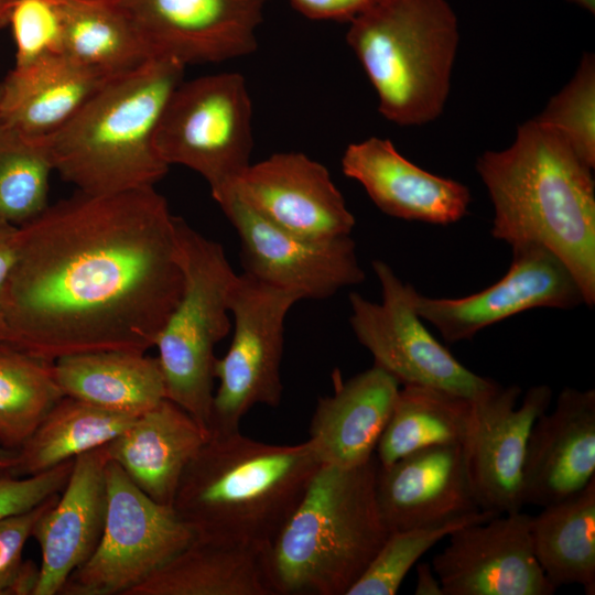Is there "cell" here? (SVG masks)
<instances>
[{
	"mask_svg": "<svg viewBox=\"0 0 595 595\" xmlns=\"http://www.w3.org/2000/svg\"><path fill=\"white\" fill-rule=\"evenodd\" d=\"M183 291L175 216L153 187L76 191L18 227L8 343L44 359L147 353Z\"/></svg>",
	"mask_w": 595,
	"mask_h": 595,
	"instance_id": "cell-1",
	"label": "cell"
},
{
	"mask_svg": "<svg viewBox=\"0 0 595 595\" xmlns=\"http://www.w3.org/2000/svg\"><path fill=\"white\" fill-rule=\"evenodd\" d=\"M476 171L494 208L491 236L509 245L542 247L595 303V184L592 171L555 130L536 118L521 123L510 145L488 150Z\"/></svg>",
	"mask_w": 595,
	"mask_h": 595,
	"instance_id": "cell-2",
	"label": "cell"
},
{
	"mask_svg": "<svg viewBox=\"0 0 595 595\" xmlns=\"http://www.w3.org/2000/svg\"><path fill=\"white\" fill-rule=\"evenodd\" d=\"M309 441L263 443L210 433L186 467L173 509L195 537L266 550L321 467Z\"/></svg>",
	"mask_w": 595,
	"mask_h": 595,
	"instance_id": "cell-3",
	"label": "cell"
},
{
	"mask_svg": "<svg viewBox=\"0 0 595 595\" xmlns=\"http://www.w3.org/2000/svg\"><path fill=\"white\" fill-rule=\"evenodd\" d=\"M185 67L174 58L154 56L111 76L47 136L54 171L89 194L153 187L169 171L156 152L155 133Z\"/></svg>",
	"mask_w": 595,
	"mask_h": 595,
	"instance_id": "cell-4",
	"label": "cell"
},
{
	"mask_svg": "<svg viewBox=\"0 0 595 595\" xmlns=\"http://www.w3.org/2000/svg\"><path fill=\"white\" fill-rule=\"evenodd\" d=\"M378 462L321 465L264 550L272 595H346L390 533L376 499Z\"/></svg>",
	"mask_w": 595,
	"mask_h": 595,
	"instance_id": "cell-5",
	"label": "cell"
},
{
	"mask_svg": "<svg viewBox=\"0 0 595 595\" xmlns=\"http://www.w3.org/2000/svg\"><path fill=\"white\" fill-rule=\"evenodd\" d=\"M349 23L346 41L378 98V110L401 127L443 112L459 44L447 0H376Z\"/></svg>",
	"mask_w": 595,
	"mask_h": 595,
	"instance_id": "cell-6",
	"label": "cell"
},
{
	"mask_svg": "<svg viewBox=\"0 0 595 595\" xmlns=\"http://www.w3.org/2000/svg\"><path fill=\"white\" fill-rule=\"evenodd\" d=\"M181 298L154 347L165 397L209 431L214 398L215 346L230 331L229 294L237 273L220 244L175 216Z\"/></svg>",
	"mask_w": 595,
	"mask_h": 595,
	"instance_id": "cell-7",
	"label": "cell"
},
{
	"mask_svg": "<svg viewBox=\"0 0 595 595\" xmlns=\"http://www.w3.org/2000/svg\"><path fill=\"white\" fill-rule=\"evenodd\" d=\"M252 106L244 76L205 75L182 80L155 133V149L170 166L202 175L216 199L250 164Z\"/></svg>",
	"mask_w": 595,
	"mask_h": 595,
	"instance_id": "cell-8",
	"label": "cell"
},
{
	"mask_svg": "<svg viewBox=\"0 0 595 595\" xmlns=\"http://www.w3.org/2000/svg\"><path fill=\"white\" fill-rule=\"evenodd\" d=\"M106 484L99 543L58 595H128L195 538L172 506L151 499L111 461L106 464Z\"/></svg>",
	"mask_w": 595,
	"mask_h": 595,
	"instance_id": "cell-9",
	"label": "cell"
},
{
	"mask_svg": "<svg viewBox=\"0 0 595 595\" xmlns=\"http://www.w3.org/2000/svg\"><path fill=\"white\" fill-rule=\"evenodd\" d=\"M300 294L242 272L230 289L234 335L227 353L217 358L209 433L239 430L241 419L257 404L275 408L283 392L281 363L284 322Z\"/></svg>",
	"mask_w": 595,
	"mask_h": 595,
	"instance_id": "cell-10",
	"label": "cell"
},
{
	"mask_svg": "<svg viewBox=\"0 0 595 595\" xmlns=\"http://www.w3.org/2000/svg\"><path fill=\"white\" fill-rule=\"evenodd\" d=\"M381 286V302L349 293L350 326L374 357V365L402 386L443 389L478 400L498 383L465 367L426 328L415 309L416 290L382 260L372 261Z\"/></svg>",
	"mask_w": 595,
	"mask_h": 595,
	"instance_id": "cell-11",
	"label": "cell"
},
{
	"mask_svg": "<svg viewBox=\"0 0 595 595\" xmlns=\"http://www.w3.org/2000/svg\"><path fill=\"white\" fill-rule=\"evenodd\" d=\"M216 203L239 236L244 272L256 279L295 292L302 300L328 299L365 280L350 235L311 238L291 232L230 193Z\"/></svg>",
	"mask_w": 595,
	"mask_h": 595,
	"instance_id": "cell-12",
	"label": "cell"
},
{
	"mask_svg": "<svg viewBox=\"0 0 595 595\" xmlns=\"http://www.w3.org/2000/svg\"><path fill=\"white\" fill-rule=\"evenodd\" d=\"M585 304L569 268L542 247L512 249L506 274L490 286L463 298L416 293L420 317L451 344L472 339L484 328L521 312L548 307L569 310Z\"/></svg>",
	"mask_w": 595,
	"mask_h": 595,
	"instance_id": "cell-13",
	"label": "cell"
},
{
	"mask_svg": "<svg viewBox=\"0 0 595 595\" xmlns=\"http://www.w3.org/2000/svg\"><path fill=\"white\" fill-rule=\"evenodd\" d=\"M517 385L498 386L474 401L468 436L463 444L472 487L484 511H521L522 472L531 429L552 401L547 385L522 396Z\"/></svg>",
	"mask_w": 595,
	"mask_h": 595,
	"instance_id": "cell-14",
	"label": "cell"
},
{
	"mask_svg": "<svg viewBox=\"0 0 595 595\" xmlns=\"http://www.w3.org/2000/svg\"><path fill=\"white\" fill-rule=\"evenodd\" d=\"M269 0H118L153 56L188 64L251 54Z\"/></svg>",
	"mask_w": 595,
	"mask_h": 595,
	"instance_id": "cell-15",
	"label": "cell"
},
{
	"mask_svg": "<svg viewBox=\"0 0 595 595\" xmlns=\"http://www.w3.org/2000/svg\"><path fill=\"white\" fill-rule=\"evenodd\" d=\"M532 516L497 515L453 531L432 560L444 595H552L532 547Z\"/></svg>",
	"mask_w": 595,
	"mask_h": 595,
	"instance_id": "cell-16",
	"label": "cell"
},
{
	"mask_svg": "<svg viewBox=\"0 0 595 595\" xmlns=\"http://www.w3.org/2000/svg\"><path fill=\"white\" fill-rule=\"evenodd\" d=\"M226 193L267 221L305 237L348 236L356 224L326 166L301 152L250 163L215 201Z\"/></svg>",
	"mask_w": 595,
	"mask_h": 595,
	"instance_id": "cell-17",
	"label": "cell"
},
{
	"mask_svg": "<svg viewBox=\"0 0 595 595\" xmlns=\"http://www.w3.org/2000/svg\"><path fill=\"white\" fill-rule=\"evenodd\" d=\"M376 499L389 532L450 522L480 511L462 445L409 453L376 474Z\"/></svg>",
	"mask_w": 595,
	"mask_h": 595,
	"instance_id": "cell-18",
	"label": "cell"
},
{
	"mask_svg": "<svg viewBox=\"0 0 595 595\" xmlns=\"http://www.w3.org/2000/svg\"><path fill=\"white\" fill-rule=\"evenodd\" d=\"M595 479V390L565 387L534 422L522 472L523 506L544 507Z\"/></svg>",
	"mask_w": 595,
	"mask_h": 595,
	"instance_id": "cell-19",
	"label": "cell"
},
{
	"mask_svg": "<svg viewBox=\"0 0 595 595\" xmlns=\"http://www.w3.org/2000/svg\"><path fill=\"white\" fill-rule=\"evenodd\" d=\"M343 173L358 182L385 214L404 220L448 225L461 220L472 201L469 188L433 174L403 156L389 139L350 143Z\"/></svg>",
	"mask_w": 595,
	"mask_h": 595,
	"instance_id": "cell-20",
	"label": "cell"
},
{
	"mask_svg": "<svg viewBox=\"0 0 595 595\" xmlns=\"http://www.w3.org/2000/svg\"><path fill=\"white\" fill-rule=\"evenodd\" d=\"M107 462L102 446L78 455L57 499L35 522L42 561L34 595H58L96 550L107 510Z\"/></svg>",
	"mask_w": 595,
	"mask_h": 595,
	"instance_id": "cell-21",
	"label": "cell"
},
{
	"mask_svg": "<svg viewBox=\"0 0 595 595\" xmlns=\"http://www.w3.org/2000/svg\"><path fill=\"white\" fill-rule=\"evenodd\" d=\"M209 431L169 399L138 415L102 445L132 483L154 501L172 506L181 478Z\"/></svg>",
	"mask_w": 595,
	"mask_h": 595,
	"instance_id": "cell-22",
	"label": "cell"
},
{
	"mask_svg": "<svg viewBox=\"0 0 595 595\" xmlns=\"http://www.w3.org/2000/svg\"><path fill=\"white\" fill-rule=\"evenodd\" d=\"M400 383L374 365L317 400L309 442L322 465L351 468L369 462L390 418Z\"/></svg>",
	"mask_w": 595,
	"mask_h": 595,
	"instance_id": "cell-23",
	"label": "cell"
},
{
	"mask_svg": "<svg viewBox=\"0 0 595 595\" xmlns=\"http://www.w3.org/2000/svg\"><path fill=\"white\" fill-rule=\"evenodd\" d=\"M111 76L63 52L14 66L0 83V122L31 136H51Z\"/></svg>",
	"mask_w": 595,
	"mask_h": 595,
	"instance_id": "cell-24",
	"label": "cell"
},
{
	"mask_svg": "<svg viewBox=\"0 0 595 595\" xmlns=\"http://www.w3.org/2000/svg\"><path fill=\"white\" fill-rule=\"evenodd\" d=\"M54 376L64 396L140 415L165 399L156 357L136 350H97L61 357Z\"/></svg>",
	"mask_w": 595,
	"mask_h": 595,
	"instance_id": "cell-25",
	"label": "cell"
},
{
	"mask_svg": "<svg viewBox=\"0 0 595 595\" xmlns=\"http://www.w3.org/2000/svg\"><path fill=\"white\" fill-rule=\"evenodd\" d=\"M264 551L195 537L128 595H272Z\"/></svg>",
	"mask_w": 595,
	"mask_h": 595,
	"instance_id": "cell-26",
	"label": "cell"
},
{
	"mask_svg": "<svg viewBox=\"0 0 595 595\" xmlns=\"http://www.w3.org/2000/svg\"><path fill=\"white\" fill-rule=\"evenodd\" d=\"M536 559L555 587L577 584L595 594V479L532 516Z\"/></svg>",
	"mask_w": 595,
	"mask_h": 595,
	"instance_id": "cell-27",
	"label": "cell"
},
{
	"mask_svg": "<svg viewBox=\"0 0 595 595\" xmlns=\"http://www.w3.org/2000/svg\"><path fill=\"white\" fill-rule=\"evenodd\" d=\"M474 401L433 387L402 386L376 446L378 465L437 445L465 443L473 421Z\"/></svg>",
	"mask_w": 595,
	"mask_h": 595,
	"instance_id": "cell-28",
	"label": "cell"
},
{
	"mask_svg": "<svg viewBox=\"0 0 595 595\" xmlns=\"http://www.w3.org/2000/svg\"><path fill=\"white\" fill-rule=\"evenodd\" d=\"M63 53L118 75L154 57L118 0H55Z\"/></svg>",
	"mask_w": 595,
	"mask_h": 595,
	"instance_id": "cell-29",
	"label": "cell"
},
{
	"mask_svg": "<svg viewBox=\"0 0 595 595\" xmlns=\"http://www.w3.org/2000/svg\"><path fill=\"white\" fill-rule=\"evenodd\" d=\"M137 416L64 396L18 451L13 476L36 475L100 447L121 434Z\"/></svg>",
	"mask_w": 595,
	"mask_h": 595,
	"instance_id": "cell-30",
	"label": "cell"
},
{
	"mask_svg": "<svg viewBox=\"0 0 595 595\" xmlns=\"http://www.w3.org/2000/svg\"><path fill=\"white\" fill-rule=\"evenodd\" d=\"M53 363L0 343V446L19 451L64 397Z\"/></svg>",
	"mask_w": 595,
	"mask_h": 595,
	"instance_id": "cell-31",
	"label": "cell"
},
{
	"mask_svg": "<svg viewBox=\"0 0 595 595\" xmlns=\"http://www.w3.org/2000/svg\"><path fill=\"white\" fill-rule=\"evenodd\" d=\"M53 171L47 137L0 122V228L20 227L45 210Z\"/></svg>",
	"mask_w": 595,
	"mask_h": 595,
	"instance_id": "cell-32",
	"label": "cell"
},
{
	"mask_svg": "<svg viewBox=\"0 0 595 595\" xmlns=\"http://www.w3.org/2000/svg\"><path fill=\"white\" fill-rule=\"evenodd\" d=\"M495 516L494 512L480 510L441 524L390 532L346 595L397 594L411 567L433 545L459 528L487 521Z\"/></svg>",
	"mask_w": 595,
	"mask_h": 595,
	"instance_id": "cell-33",
	"label": "cell"
},
{
	"mask_svg": "<svg viewBox=\"0 0 595 595\" xmlns=\"http://www.w3.org/2000/svg\"><path fill=\"white\" fill-rule=\"evenodd\" d=\"M555 130L591 169L595 166V56L584 52L571 79L536 117Z\"/></svg>",
	"mask_w": 595,
	"mask_h": 595,
	"instance_id": "cell-34",
	"label": "cell"
},
{
	"mask_svg": "<svg viewBox=\"0 0 595 595\" xmlns=\"http://www.w3.org/2000/svg\"><path fill=\"white\" fill-rule=\"evenodd\" d=\"M9 24L15 43V65L62 53V22L55 0H14Z\"/></svg>",
	"mask_w": 595,
	"mask_h": 595,
	"instance_id": "cell-35",
	"label": "cell"
},
{
	"mask_svg": "<svg viewBox=\"0 0 595 595\" xmlns=\"http://www.w3.org/2000/svg\"><path fill=\"white\" fill-rule=\"evenodd\" d=\"M74 459L32 476L0 477V520L28 511L61 493L67 483Z\"/></svg>",
	"mask_w": 595,
	"mask_h": 595,
	"instance_id": "cell-36",
	"label": "cell"
},
{
	"mask_svg": "<svg viewBox=\"0 0 595 595\" xmlns=\"http://www.w3.org/2000/svg\"><path fill=\"white\" fill-rule=\"evenodd\" d=\"M58 495L60 493L51 496L28 511L0 520V595H7L23 562V549L28 539L32 537L35 522Z\"/></svg>",
	"mask_w": 595,
	"mask_h": 595,
	"instance_id": "cell-37",
	"label": "cell"
},
{
	"mask_svg": "<svg viewBox=\"0 0 595 595\" xmlns=\"http://www.w3.org/2000/svg\"><path fill=\"white\" fill-rule=\"evenodd\" d=\"M311 20L350 22L376 0H288Z\"/></svg>",
	"mask_w": 595,
	"mask_h": 595,
	"instance_id": "cell-38",
	"label": "cell"
},
{
	"mask_svg": "<svg viewBox=\"0 0 595 595\" xmlns=\"http://www.w3.org/2000/svg\"><path fill=\"white\" fill-rule=\"evenodd\" d=\"M17 230L18 227L0 228V343H8L9 340L3 296L7 279L14 260Z\"/></svg>",
	"mask_w": 595,
	"mask_h": 595,
	"instance_id": "cell-39",
	"label": "cell"
},
{
	"mask_svg": "<svg viewBox=\"0 0 595 595\" xmlns=\"http://www.w3.org/2000/svg\"><path fill=\"white\" fill-rule=\"evenodd\" d=\"M40 580V566L31 560L23 561L7 595H34Z\"/></svg>",
	"mask_w": 595,
	"mask_h": 595,
	"instance_id": "cell-40",
	"label": "cell"
},
{
	"mask_svg": "<svg viewBox=\"0 0 595 595\" xmlns=\"http://www.w3.org/2000/svg\"><path fill=\"white\" fill-rule=\"evenodd\" d=\"M415 595H444L442 584L432 565L428 562L416 564Z\"/></svg>",
	"mask_w": 595,
	"mask_h": 595,
	"instance_id": "cell-41",
	"label": "cell"
},
{
	"mask_svg": "<svg viewBox=\"0 0 595 595\" xmlns=\"http://www.w3.org/2000/svg\"><path fill=\"white\" fill-rule=\"evenodd\" d=\"M19 463V452L0 446V477L12 475Z\"/></svg>",
	"mask_w": 595,
	"mask_h": 595,
	"instance_id": "cell-42",
	"label": "cell"
},
{
	"mask_svg": "<svg viewBox=\"0 0 595 595\" xmlns=\"http://www.w3.org/2000/svg\"><path fill=\"white\" fill-rule=\"evenodd\" d=\"M13 2L14 0H0V29L9 24Z\"/></svg>",
	"mask_w": 595,
	"mask_h": 595,
	"instance_id": "cell-43",
	"label": "cell"
},
{
	"mask_svg": "<svg viewBox=\"0 0 595 595\" xmlns=\"http://www.w3.org/2000/svg\"><path fill=\"white\" fill-rule=\"evenodd\" d=\"M567 2L575 4L576 7L585 10L586 12L595 13V0H566Z\"/></svg>",
	"mask_w": 595,
	"mask_h": 595,
	"instance_id": "cell-44",
	"label": "cell"
}]
</instances>
